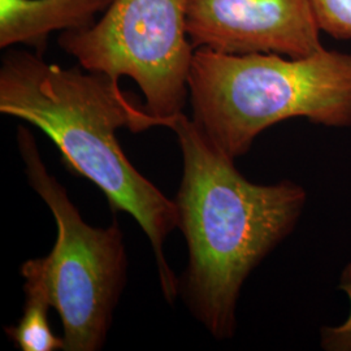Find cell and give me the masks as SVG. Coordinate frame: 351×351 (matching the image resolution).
<instances>
[{"label": "cell", "mask_w": 351, "mask_h": 351, "mask_svg": "<svg viewBox=\"0 0 351 351\" xmlns=\"http://www.w3.org/2000/svg\"><path fill=\"white\" fill-rule=\"evenodd\" d=\"M0 112L42 130L68 171L95 184L113 213L136 219L150 241L164 300L173 304L180 284L165 259L164 243L178 226L177 206L130 163L116 134L120 129L141 133L164 126L163 121L111 75L81 65L63 68L21 50L1 58Z\"/></svg>", "instance_id": "cell-1"}, {"label": "cell", "mask_w": 351, "mask_h": 351, "mask_svg": "<svg viewBox=\"0 0 351 351\" xmlns=\"http://www.w3.org/2000/svg\"><path fill=\"white\" fill-rule=\"evenodd\" d=\"M169 129L182 154L175 203L177 228L189 250L178 293L213 339H232L241 290L252 271L294 232L308 194L291 180L251 182L236 160L217 150L184 113Z\"/></svg>", "instance_id": "cell-2"}, {"label": "cell", "mask_w": 351, "mask_h": 351, "mask_svg": "<svg viewBox=\"0 0 351 351\" xmlns=\"http://www.w3.org/2000/svg\"><path fill=\"white\" fill-rule=\"evenodd\" d=\"M189 99L191 121L233 160L246 155L264 130L291 119L351 128V52L324 47L290 58L197 49Z\"/></svg>", "instance_id": "cell-3"}, {"label": "cell", "mask_w": 351, "mask_h": 351, "mask_svg": "<svg viewBox=\"0 0 351 351\" xmlns=\"http://www.w3.org/2000/svg\"><path fill=\"white\" fill-rule=\"evenodd\" d=\"M17 146L30 186L49 206L58 226L43 258L51 306L63 323L64 350H101L125 288L128 258L121 228L88 226L63 185L51 175L33 133L20 126Z\"/></svg>", "instance_id": "cell-4"}, {"label": "cell", "mask_w": 351, "mask_h": 351, "mask_svg": "<svg viewBox=\"0 0 351 351\" xmlns=\"http://www.w3.org/2000/svg\"><path fill=\"white\" fill-rule=\"evenodd\" d=\"M188 10L189 0H113L94 25L64 32L59 45L86 71L132 78L146 110L169 128L189 99Z\"/></svg>", "instance_id": "cell-5"}, {"label": "cell", "mask_w": 351, "mask_h": 351, "mask_svg": "<svg viewBox=\"0 0 351 351\" xmlns=\"http://www.w3.org/2000/svg\"><path fill=\"white\" fill-rule=\"evenodd\" d=\"M194 49L302 58L323 50L311 0H189Z\"/></svg>", "instance_id": "cell-6"}, {"label": "cell", "mask_w": 351, "mask_h": 351, "mask_svg": "<svg viewBox=\"0 0 351 351\" xmlns=\"http://www.w3.org/2000/svg\"><path fill=\"white\" fill-rule=\"evenodd\" d=\"M113 0H0V49L24 45L43 55L52 33L94 25Z\"/></svg>", "instance_id": "cell-7"}, {"label": "cell", "mask_w": 351, "mask_h": 351, "mask_svg": "<svg viewBox=\"0 0 351 351\" xmlns=\"http://www.w3.org/2000/svg\"><path fill=\"white\" fill-rule=\"evenodd\" d=\"M24 277L25 304L17 324L4 330L13 343L23 351L64 350L63 337H58L49 322L50 294L46 281L43 258L30 259L21 267Z\"/></svg>", "instance_id": "cell-8"}, {"label": "cell", "mask_w": 351, "mask_h": 351, "mask_svg": "<svg viewBox=\"0 0 351 351\" xmlns=\"http://www.w3.org/2000/svg\"><path fill=\"white\" fill-rule=\"evenodd\" d=\"M322 33L335 39H351V0H311Z\"/></svg>", "instance_id": "cell-9"}, {"label": "cell", "mask_w": 351, "mask_h": 351, "mask_svg": "<svg viewBox=\"0 0 351 351\" xmlns=\"http://www.w3.org/2000/svg\"><path fill=\"white\" fill-rule=\"evenodd\" d=\"M339 289L348 297L350 311L341 324L322 326L320 346L326 351H351V263L339 275Z\"/></svg>", "instance_id": "cell-10"}]
</instances>
